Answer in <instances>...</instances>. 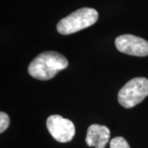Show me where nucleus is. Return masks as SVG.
Returning <instances> with one entry per match:
<instances>
[{
	"label": "nucleus",
	"mask_w": 148,
	"mask_h": 148,
	"mask_svg": "<svg viewBox=\"0 0 148 148\" xmlns=\"http://www.w3.org/2000/svg\"><path fill=\"white\" fill-rule=\"evenodd\" d=\"M98 16L97 11L94 8H80L58 21L57 31L62 35L73 34L95 24Z\"/></svg>",
	"instance_id": "nucleus-2"
},
{
	"label": "nucleus",
	"mask_w": 148,
	"mask_h": 148,
	"mask_svg": "<svg viewBox=\"0 0 148 148\" xmlns=\"http://www.w3.org/2000/svg\"><path fill=\"white\" fill-rule=\"evenodd\" d=\"M46 126L51 136L58 143H69L75 135L73 123L58 114L49 117Z\"/></svg>",
	"instance_id": "nucleus-4"
},
{
	"label": "nucleus",
	"mask_w": 148,
	"mask_h": 148,
	"mask_svg": "<svg viewBox=\"0 0 148 148\" xmlns=\"http://www.w3.org/2000/svg\"><path fill=\"white\" fill-rule=\"evenodd\" d=\"M110 131L104 125L91 124L87 129L86 143L88 147L95 148H105L109 143Z\"/></svg>",
	"instance_id": "nucleus-6"
},
{
	"label": "nucleus",
	"mask_w": 148,
	"mask_h": 148,
	"mask_svg": "<svg viewBox=\"0 0 148 148\" xmlns=\"http://www.w3.org/2000/svg\"><path fill=\"white\" fill-rule=\"evenodd\" d=\"M69 66L67 58L55 51H45L34 58L28 67V73L38 80L52 79Z\"/></svg>",
	"instance_id": "nucleus-1"
},
{
	"label": "nucleus",
	"mask_w": 148,
	"mask_h": 148,
	"mask_svg": "<svg viewBox=\"0 0 148 148\" xmlns=\"http://www.w3.org/2000/svg\"><path fill=\"white\" fill-rule=\"evenodd\" d=\"M119 51L128 55L145 57L148 55V41L133 35H122L115 39Z\"/></svg>",
	"instance_id": "nucleus-5"
},
{
	"label": "nucleus",
	"mask_w": 148,
	"mask_h": 148,
	"mask_svg": "<svg viewBox=\"0 0 148 148\" xmlns=\"http://www.w3.org/2000/svg\"><path fill=\"white\" fill-rule=\"evenodd\" d=\"M147 95V78L135 77L120 89L118 94V101L123 107L130 109L141 103Z\"/></svg>",
	"instance_id": "nucleus-3"
},
{
	"label": "nucleus",
	"mask_w": 148,
	"mask_h": 148,
	"mask_svg": "<svg viewBox=\"0 0 148 148\" xmlns=\"http://www.w3.org/2000/svg\"><path fill=\"white\" fill-rule=\"evenodd\" d=\"M110 148H130V147L124 138L122 137H116L110 141Z\"/></svg>",
	"instance_id": "nucleus-7"
},
{
	"label": "nucleus",
	"mask_w": 148,
	"mask_h": 148,
	"mask_svg": "<svg viewBox=\"0 0 148 148\" xmlns=\"http://www.w3.org/2000/svg\"><path fill=\"white\" fill-rule=\"evenodd\" d=\"M9 123H10L9 116L6 113L2 111L0 113V132L1 133H3L8 129V127L9 126Z\"/></svg>",
	"instance_id": "nucleus-8"
}]
</instances>
